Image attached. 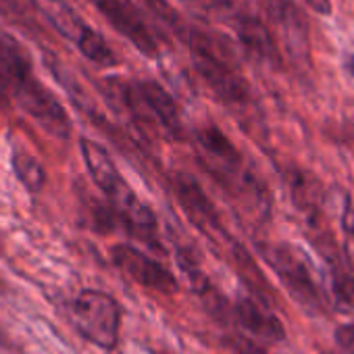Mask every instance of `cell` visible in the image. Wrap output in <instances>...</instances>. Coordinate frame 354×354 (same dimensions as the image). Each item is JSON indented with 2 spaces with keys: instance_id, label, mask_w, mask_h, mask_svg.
<instances>
[{
  "instance_id": "9c48e42d",
  "label": "cell",
  "mask_w": 354,
  "mask_h": 354,
  "mask_svg": "<svg viewBox=\"0 0 354 354\" xmlns=\"http://www.w3.org/2000/svg\"><path fill=\"white\" fill-rule=\"evenodd\" d=\"M232 21L240 42L250 55H254L263 63H271V65L279 63V48L273 40V34L259 15L250 13L248 9H240L236 5V9L232 11Z\"/></svg>"
},
{
  "instance_id": "2e32d148",
  "label": "cell",
  "mask_w": 354,
  "mask_h": 354,
  "mask_svg": "<svg viewBox=\"0 0 354 354\" xmlns=\"http://www.w3.org/2000/svg\"><path fill=\"white\" fill-rule=\"evenodd\" d=\"M331 273H333V294L342 308H354V275L346 269L337 254H331Z\"/></svg>"
},
{
  "instance_id": "52a82bcc",
  "label": "cell",
  "mask_w": 354,
  "mask_h": 354,
  "mask_svg": "<svg viewBox=\"0 0 354 354\" xmlns=\"http://www.w3.org/2000/svg\"><path fill=\"white\" fill-rule=\"evenodd\" d=\"M113 263L136 283L160 292V294H175L180 290L177 286L175 275L165 269L158 261H154L152 257H148L146 252L138 250L136 246L129 244H117L111 252Z\"/></svg>"
},
{
  "instance_id": "9a60e30c",
  "label": "cell",
  "mask_w": 354,
  "mask_h": 354,
  "mask_svg": "<svg viewBox=\"0 0 354 354\" xmlns=\"http://www.w3.org/2000/svg\"><path fill=\"white\" fill-rule=\"evenodd\" d=\"M11 167H13V171L17 175V180L26 186L28 192L36 194V192H40L44 188V182H46L44 167L30 152H21V150L13 152Z\"/></svg>"
},
{
  "instance_id": "44dd1931",
  "label": "cell",
  "mask_w": 354,
  "mask_h": 354,
  "mask_svg": "<svg viewBox=\"0 0 354 354\" xmlns=\"http://www.w3.org/2000/svg\"><path fill=\"white\" fill-rule=\"evenodd\" d=\"M306 5L319 15H329L331 13V0H306Z\"/></svg>"
},
{
  "instance_id": "6da1fadb",
  "label": "cell",
  "mask_w": 354,
  "mask_h": 354,
  "mask_svg": "<svg viewBox=\"0 0 354 354\" xmlns=\"http://www.w3.org/2000/svg\"><path fill=\"white\" fill-rule=\"evenodd\" d=\"M182 40L186 42V46L192 55V63H194L198 75L215 92L217 98H221L227 104L248 102L250 86L244 80V75L238 71V67L230 61L227 48L219 46L217 38L190 26L184 32Z\"/></svg>"
},
{
  "instance_id": "4fadbf2b",
  "label": "cell",
  "mask_w": 354,
  "mask_h": 354,
  "mask_svg": "<svg viewBox=\"0 0 354 354\" xmlns=\"http://www.w3.org/2000/svg\"><path fill=\"white\" fill-rule=\"evenodd\" d=\"M198 144L209 152V156L221 169H227L232 173L240 169V152L221 129H217V127L201 129L198 131Z\"/></svg>"
},
{
  "instance_id": "30bf717a",
  "label": "cell",
  "mask_w": 354,
  "mask_h": 354,
  "mask_svg": "<svg viewBox=\"0 0 354 354\" xmlns=\"http://www.w3.org/2000/svg\"><path fill=\"white\" fill-rule=\"evenodd\" d=\"M34 73L30 59L21 46L9 36L0 34V106L9 104L19 86Z\"/></svg>"
},
{
  "instance_id": "ac0fdd59",
  "label": "cell",
  "mask_w": 354,
  "mask_h": 354,
  "mask_svg": "<svg viewBox=\"0 0 354 354\" xmlns=\"http://www.w3.org/2000/svg\"><path fill=\"white\" fill-rule=\"evenodd\" d=\"M234 259H236V263H238V267H240V273L248 279L250 288L254 286L257 294L267 296V294H269V290H267V286H265V279H263L261 271L257 269L254 261L246 254V250H244L242 246L234 248Z\"/></svg>"
},
{
  "instance_id": "7a4b0ae2",
  "label": "cell",
  "mask_w": 354,
  "mask_h": 354,
  "mask_svg": "<svg viewBox=\"0 0 354 354\" xmlns=\"http://www.w3.org/2000/svg\"><path fill=\"white\" fill-rule=\"evenodd\" d=\"M121 98L140 123L160 129L167 138H177L182 133L180 109L160 84L152 80L121 84Z\"/></svg>"
},
{
  "instance_id": "e0dca14e",
  "label": "cell",
  "mask_w": 354,
  "mask_h": 354,
  "mask_svg": "<svg viewBox=\"0 0 354 354\" xmlns=\"http://www.w3.org/2000/svg\"><path fill=\"white\" fill-rule=\"evenodd\" d=\"M144 3L148 5V9H150V13L160 21V24H165L175 36H184V32L190 28L184 19H182V15L177 13L167 0H144Z\"/></svg>"
},
{
  "instance_id": "277c9868",
  "label": "cell",
  "mask_w": 354,
  "mask_h": 354,
  "mask_svg": "<svg viewBox=\"0 0 354 354\" xmlns=\"http://www.w3.org/2000/svg\"><path fill=\"white\" fill-rule=\"evenodd\" d=\"M263 259L269 263L273 273L281 279V283L288 288L290 296L308 313H315L321 308V296L317 292V286L313 281V275L306 267V263L288 246L277 244H261L259 246Z\"/></svg>"
},
{
  "instance_id": "5bb4252c",
  "label": "cell",
  "mask_w": 354,
  "mask_h": 354,
  "mask_svg": "<svg viewBox=\"0 0 354 354\" xmlns=\"http://www.w3.org/2000/svg\"><path fill=\"white\" fill-rule=\"evenodd\" d=\"M75 44H77L80 53L88 61H92L94 65H98V67H115L119 63L117 61V55L106 44V40L102 38V34H98L96 30H92L88 24H84V28L80 30V34L75 38Z\"/></svg>"
},
{
  "instance_id": "7402d4cb",
  "label": "cell",
  "mask_w": 354,
  "mask_h": 354,
  "mask_svg": "<svg viewBox=\"0 0 354 354\" xmlns=\"http://www.w3.org/2000/svg\"><path fill=\"white\" fill-rule=\"evenodd\" d=\"M346 67H348V71H350V75L354 77V57H350V59H348V63H346Z\"/></svg>"
},
{
  "instance_id": "8992f818",
  "label": "cell",
  "mask_w": 354,
  "mask_h": 354,
  "mask_svg": "<svg viewBox=\"0 0 354 354\" xmlns=\"http://www.w3.org/2000/svg\"><path fill=\"white\" fill-rule=\"evenodd\" d=\"M92 3L98 13L111 24V28L119 32L125 40H129L144 57H158L156 38L133 0H92Z\"/></svg>"
},
{
  "instance_id": "ba28073f",
  "label": "cell",
  "mask_w": 354,
  "mask_h": 354,
  "mask_svg": "<svg viewBox=\"0 0 354 354\" xmlns=\"http://www.w3.org/2000/svg\"><path fill=\"white\" fill-rule=\"evenodd\" d=\"M265 11L294 57L308 53V19L294 0H263Z\"/></svg>"
},
{
  "instance_id": "d6986e66",
  "label": "cell",
  "mask_w": 354,
  "mask_h": 354,
  "mask_svg": "<svg viewBox=\"0 0 354 354\" xmlns=\"http://www.w3.org/2000/svg\"><path fill=\"white\" fill-rule=\"evenodd\" d=\"M335 339H337V344L342 346V350H344L346 354H354V323L342 325V327L335 331Z\"/></svg>"
},
{
  "instance_id": "ffe728a7",
  "label": "cell",
  "mask_w": 354,
  "mask_h": 354,
  "mask_svg": "<svg viewBox=\"0 0 354 354\" xmlns=\"http://www.w3.org/2000/svg\"><path fill=\"white\" fill-rule=\"evenodd\" d=\"M344 230L348 234V238L352 240V248H354V205L348 203L346 211H344Z\"/></svg>"
},
{
  "instance_id": "3957f363",
  "label": "cell",
  "mask_w": 354,
  "mask_h": 354,
  "mask_svg": "<svg viewBox=\"0 0 354 354\" xmlns=\"http://www.w3.org/2000/svg\"><path fill=\"white\" fill-rule=\"evenodd\" d=\"M77 331L92 344L113 350L119 342L121 308L113 296L100 290H84L71 304Z\"/></svg>"
},
{
  "instance_id": "7c38bea8",
  "label": "cell",
  "mask_w": 354,
  "mask_h": 354,
  "mask_svg": "<svg viewBox=\"0 0 354 354\" xmlns=\"http://www.w3.org/2000/svg\"><path fill=\"white\" fill-rule=\"evenodd\" d=\"M236 317L240 321V325L250 331L252 335L257 337H263V339H269V342H279L283 339V325L281 321L265 306L261 304L259 300L254 298H242L238 300L236 304Z\"/></svg>"
},
{
  "instance_id": "8fae6325",
  "label": "cell",
  "mask_w": 354,
  "mask_h": 354,
  "mask_svg": "<svg viewBox=\"0 0 354 354\" xmlns=\"http://www.w3.org/2000/svg\"><path fill=\"white\" fill-rule=\"evenodd\" d=\"M175 192H177V198H180V205L186 211L188 219L196 227H201L205 232L219 230L217 211H215L213 203L209 201V196L205 194V190L201 188V184L194 180L192 175H177Z\"/></svg>"
},
{
  "instance_id": "5b68a950",
  "label": "cell",
  "mask_w": 354,
  "mask_h": 354,
  "mask_svg": "<svg viewBox=\"0 0 354 354\" xmlns=\"http://www.w3.org/2000/svg\"><path fill=\"white\" fill-rule=\"evenodd\" d=\"M13 100L50 136L61 140L71 136V121L67 111L34 73L19 86Z\"/></svg>"
}]
</instances>
